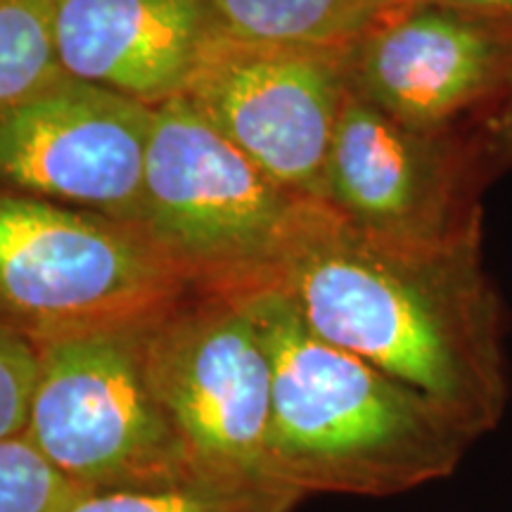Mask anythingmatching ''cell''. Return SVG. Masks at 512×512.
Here are the masks:
<instances>
[{"instance_id": "cell-11", "label": "cell", "mask_w": 512, "mask_h": 512, "mask_svg": "<svg viewBox=\"0 0 512 512\" xmlns=\"http://www.w3.org/2000/svg\"><path fill=\"white\" fill-rule=\"evenodd\" d=\"M53 34L64 74L147 107L181 98L221 36L204 0H53Z\"/></svg>"}, {"instance_id": "cell-10", "label": "cell", "mask_w": 512, "mask_h": 512, "mask_svg": "<svg viewBox=\"0 0 512 512\" xmlns=\"http://www.w3.org/2000/svg\"><path fill=\"white\" fill-rule=\"evenodd\" d=\"M512 86V19L411 3L351 50V88L420 131L494 114Z\"/></svg>"}, {"instance_id": "cell-9", "label": "cell", "mask_w": 512, "mask_h": 512, "mask_svg": "<svg viewBox=\"0 0 512 512\" xmlns=\"http://www.w3.org/2000/svg\"><path fill=\"white\" fill-rule=\"evenodd\" d=\"M152 107L60 76L0 107V192L136 226Z\"/></svg>"}, {"instance_id": "cell-8", "label": "cell", "mask_w": 512, "mask_h": 512, "mask_svg": "<svg viewBox=\"0 0 512 512\" xmlns=\"http://www.w3.org/2000/svg\"><path fill=\"white\" fill-rule=\"evenodd\" d=\"M351 50L252 46L219 36L181 98L275 183L323 202L330 145L351 88Z\"/></svg>"}, {"instance_id": "cell-16", "label": "cell", "mask_w": 512, "mask_h": 512, "mask_svg": "<svg viewBox=\"0 0 512 512\" xmlns=\"http://www.w3.org/2000/svg\"><path fill=\"white\" fill-rule=\"evenodd\" d=\"M67 512H249L240 505L188 489L114 491V494H79Z\"/></svg>"}, {"instance_id": "cell-17", "label": "cell", "mask_w": 512, "mask_h": 512, "mask_svg": "<svg viewBox=\"0 0 512 512\" xmlns=\"http://www.w3.org/2000/svg\"><path fill=\"white\" fill-rule=\"evenodd\" d=\"M489 138H486V147H489V157L491 150L496 152L501 159H510L512 157V86L505 100L498 105V110L491 114L489 121Z\"/></svg>"}, {"instance_id": "cell-14", "label": "cell", "mask_w": 512, "mask_h": 512, "mask_svg": "<svg viewBox=\"0 0 512 512\" xmlns=\"http://www.w3.org/2000/svg\"><path fill=\"white\" fill-rule=\"evenodd\" d=\"M76 496L24 434L0 441V512H67Z\"/></svg>"}, {"instance_id": "cell-5", "label": "cell", "mask_w": 512, "mask_h": 512, "mask_svg": "<svg viewBox=\"0 0 512 512\" xmlns=\"http://www.w3.org/2000/svg\"><path fill=\"white\" fill-rule=\"evenodd\" d=\"M188 283L136 226L0 192V320L34 344L145 328L185 302Z\"/></svg>"}, {"instance_id": "cell-6", "label": "cell", "mask_w": 512, "mask_h": 512, "mask_svg": "<svg viewBox=\"0 0 512 512\" xmlns=\"http://www.w3.org/2000/svg\"><path fill=\"white\" fill-rule=\"evenodd\" d=\"M145 328L36 344L24 437L79 494L192 489L176 434L147 382Z\"/></svg>"}, {"instance_id": "cell-12", "label": "cell", "mask_w": 512, "mask_h": 512, "mask_svg": "<svg viewBox=\"0 0 512 512\" xmlns=\"http://www.w3.org/2000/svg\"><path fill=\"white\" fill-rule=\"evenodd\" d=\"M413 0H204L216 31L271 48H354Z\"/></svg>"}, {"instance_id": "cell-1", "label": "cell", "mask_w": 512, "mask_h": 512, "mask_svg": "<svg viewBox=\"0 0 512 512\" xmlns=\"http://www.w3.org/2000/svg\"><path fill=\"white\" fill-rule=\"evenodd\" d=\"M479 245H396L316 202L256 287L283 292L313 335L425 394L482 439L508 411L510 373L503 304Z\"/></svg>"}, {"instance_id": "cell-7", "label": "cell", "mask_w": 512, "mask_h": 512, "mask_svg": "<svg viewBox=\"0 0 512 512\" xmlns=\"http://www.w3.org/2000/svg\"><path fill=\"white\" fill-rule=\"evenodd\" d=\"M456 131H420L349 88L325 169V204L373 238L451 247L479 235L477 169Z\"/></svg>"}, {"instance_id": "cell-15", "label": "cell", "mask_w": 512, "mask_h": 512, "mask_svg": "<svg viewBox=\"0 0 512 512\" xmlns=\"http://www.w3.org/2000/svg\"><path fill=\"white\" fill-rule=\"evenodd\" d=\"M36 373V344L0 320V441L24 434Z\"/></svg>"}, {"instance_id": "cell-13", "label": "cell", "mask_w": 512, "mask_h": 512, "mask_svg": "<svg viewBox=\"0 0 512 512\" xmlns=\"http://www.w3.org/2000/svg\"><path fill=\"white\" fill-rule=\"evenodd\" d=\"M60 76L53 0H0V107L41 91Z\"/></svg>"}, {"instance_id": "cell-2", "label": "cell", "mask_w": 512, "mask_h": 512, "mask_svg": "<svg viewBox=\"0 0 512 512\" xmlns=\"http://www.w3.org/2000/svg\"><path fill=\"white\" fill-rule=\"evenodd\" d=\"M233 297L271 361L273 465L292 498L401 496L458 470L477 439L444 408L313 335L283 292Z\"/></svg>"}, {"instance_id": "cell-18", "label": "cell", "mask_w": 512, "mask_h": 512, "mask_svg": "<svg viewBox=\"0 0 512 512\" xmlns=\"http://www.w3.org/2000/svg\"><path fill=\"white\" fill-rule=\"evenodd\" d=\"M413 3L441 5V8L475 12V15L512 19V0H413Z\"/></svg>"}, {"instance_id": "cell-3", "label": "cell", "mask_w": 512, "mask_h": 512, "mask_svg": "<svg viewBox=\"0 0 512 512\" xmlns=\"http://www.w3.org/2000/svg\"><path fill=\"white\" fill-rule=\"evenodd\" d=\"M152 394L181 446L192 489L249 512H294L271 448V361L233 294L181 302L140 337Z\"/></svg>"}, {"instance_id": "cell-4", "label": "cell", "mask_w": 512, "mask_h": 512, "mask_svg": "<svg viewBox=\"0 0 512 512\" xmlns=\"http://www.w3.org/2000/svg\"><path fill=\"white\" fill-rule=\"evenodd\" d=\"M313 204L266 176L185 98L152 107L138 228L190 278L216 283V294L264 283Z\"/></svg>"}]
</instances>
